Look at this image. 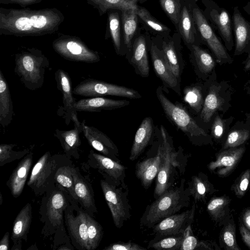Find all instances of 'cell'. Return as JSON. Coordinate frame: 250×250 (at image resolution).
<instances>
[{
	"label": "cell",
	"instance_id": "18",
	"mask_svg": "<svg viewBox=\"0 0 250 250\" xmlns=\"http://www.w3.org/2000/svg\"><path fill=\"white\" fill-rule=\"evenodd\" d=\"M72 121L74 125L73 129L68 130L56 129L54 135L59 140L65 155L68 158L79 159L80 156L79 148L81 145L80 136L83 132V126L77 115L72 117Z\"/></svg>",
	"mask_w": 250,
	"mask_h": 250
},
{
	"label": "cell",
	"instance_id": "51",
	"mask_svg": "<svg viewBox=\"0 0 250 250\" xmlns=\"http://www.w3.org/2000/svg\"><path fill=\"white\" fill-rule=\"evenodd\" d=\"M239 232L242 240L250 249V231L244 225L239 219Z\"/></svg>",
	"mask_w": 250,
	"mask_h": 250
},
{
	"label": "cell",
	"instance_id": "5",
	"mask_svg": "<svg viewBox=\"0 0 250 250\" xmlns=\"http://www.w3.org/2000/svg\"><path fill=\"white\" fill-rule=\"evenodd\" d=\"M62 157L47 151L32 167L27 185L36 196L43 195L55 185V176Z\"/></svg>",
	"mask_w": 250,
	"mask_h": 250
},
{
	"label": "cell",
	"instance_id": "43",
	"mask_svg": "<svg viewBox=\"0 0 250 250\" xmlns=\"http://www.w3.org/2000/svg\"><path fill=\"white\" fill-rule=\"evenodd\" d=\"M159 1L162 9L178 30L182 2L180 0H159Z\"/></svg>",
	"mask_w": 250,
	"mask_h": 250
},
{
	"label": "cell",
	"instance_id": "3",
	"mask_svg": "<svg viewBox=\"0 0 250 250\" xmlns=\"http://www.w3.org/2000/svg\"><path fill=\"white\" fill-rule=\"evenodd\" d=\"M156 94L167 116L188 136L193 144L198 146L213 144L211 136L197 124L184 108L168 100L161 87L157 89Z\"/></svg>",
	"mask_w": 250,
	"mask_h": 250
},
{
	"label": "cell",
	"instance_id": "58",
	"mask_svg": "<svg viewBox=\"0 0 250 250\" xmlns=\"http://www.w3.org/2000/svg\"><path fill=\"white\" fill-rule=\"evenodd\" d=\"M247 121L250 123V112L246 114Z\"/></svg>",
	"mask_w": 250,
	"mask_h": 250
},
{
	"label": "cell",
	"instance_id": "29",
	"mask_svg": "<svg viewBox=\"0 0 250 250\" xmlns=\"http://www.w3.org/2000/svg\"><path fill=\"white\" fill-rule=\"evenodd\" d=\"M152 132V119L150 117H146L142 122L135 135L129 155L130 160H136L142 153L150 141Z\"/></svg>",
	"mask_w": 250,
	"mask_h": 250
},
{
	"label": "cell",
	"instance_id": "25",
	"mask_svg": "<svg viewBox=\"0 0 250 250\" xmlns=\"http://www.w3.org/2000/svg\"><path fill=\"white\" fill-rule=\"evenodd\" d=\"M129 103L126 100L95 97L82 99L76 101L74 107L77 111L94 112L121 108L129 104Z\"/></svg>",
	"mask_w": 250,
	"mask_h": 250
},
{
	"label": "cell",
	"instance_id": "1",
	"mask_svg": "<svg viewBox=\"0 0 250 250\" xmlns=\"http://www.w3.org/2000/svg\"><path fill=\"white\" fill-rule=\"evenodd\" d=\"M71 197L63 189L55 185L42 198L39 208L40 221L43 224L41 234L53 236V250L63 244H71L64 221V211Z\"/></svg>",
	"mask_w": 250,
	"mask_h": 250
},
{
	"label": "cell",
	"instance_id": "34",
	"mask_svg": "<svg viewBox=\"0 0 250 250\" xmlns=\"http://www.w3.org/2000/svg\"><path fill=\"white\" fill-rule=\"evenodd\" d=\"M137 8H130L121 11L124 41L128 49L130 48L132 40L138 28V16Z\"/></svg>",
	"mask_w": 250,
	"mask_h": 250
},
{
	"label": "cell",
	"instance_id": "35",
	"mask_svg": "<svg viewBox=\"0 0 250 250\" xmlns=\"http://www.w3.org/2000/svg\"><path fill=\"white\" fill-rule=\"evenodd\" d=\"M219 235L220 246L226 250H241L236 239V225L232 215L222 226Z\"/></svg>",
	"mask_w": 250,
	"mask_h": 250
},
{
	"label": "cell",
	"instance_id": "32",
	"mask_svg": "<svg viewBox=\"0 0 250 250\" xmlns=\"http://www.w3.org/2000/svg\"><path fill=\"white\" fill-rule=\"evenodd\" d=\"M151 55L154 70L158 77L168 86L175 88L178 84V79L169 69L163 54L162 50L156 45L152 44Z\"/></svg>",
	"mask_w": 250,
	"mask_h": 250
},
{
	"label": "cell",
	"instance_id": "44",
	"mask_svg": "<svg viewBox=\"0 0 250 250\" xmlns=\"http://www.w3.org/2000/svg\"><path fill=\"white\" fill-rule=\"evenodd\" d=\"M184 100L195 111H200L204 102L201 88L197 86L186 88L184 90Z\"/></svg>",
	"mask_w": 250,
	"mask_h": 250
},
{
	"label": "cell",
	"instance_id": "49",
	"mask_svg": "<svg viewBox=\"0 0 250 250\" xmlns=\"http://www.w3.org/2000/svg\"><path fill=\"white\" fill-rule=\"evenodd\" d=\"M183 240L180 250H198L199 241L194 236L191 226L188 227L183 233Z\"/></svg>",
	"mask_w": 250,
	"mask_h": 250
},
{
	"label": "cell",
	"instance_id": "12",
	"mask_svg": "<svg viewBox=\"0 0 250 250\" xmlns=\"http://www.w3.org/2000/svg\"><path fill=\"white\" fill-rule=\"evenodd\" d=\"M230 91L226 83H213L204 100L200 114L202 120L208 123L217 112H226L230 107Z\"/></svg>",
	"mask_w": 250,
	"mask_h": 250
},
{
	"label": "cell",
	"instance_id": "56",
	"mask_svg": "<svg viewBox=\"0 0 250 250\" xmlns=\"http://www.w3.org/2000/svg\"><path fill=\"white\" fill-rule=\"evenodd\" d=\"M243 9L250 15V1L248 2L247 4L243 7Z\"/></svg>",
	"mask_w": 250,
	"mask_h": 250
},
{
	"label": "cell",
	"instance_id": "60",
	"mask_svg": "<svg viewBox=\"0 0 250 250\" xmlns=\"http://www.w3.org/2000/svg\"></svg>",
	"mask_w": 250,
	"mask_h": 250
},
{
	"label": "cell",
	"instance_id": "30",
	"mask_svg": "<svg viewBox=\"0 0 250 250\" xmlns=\"http://www.w3.org/2000/svg\"><path fill=\"white\" fill-rule=\"evenodd\" d=\"M196 26L190 4L182 3L178 30L184 42L188 44H194L197 35Z\"/></svg>",
	"mask_w": 250,
	"mask_h": 250
},
{
	"label": "cell",
	"instance_id": "26",
	"mask_svg": "<svg viewBox=\"0 0 250 250\" xmlns=\"http://www.w3.org/2000/svg\"><path fill=\"white\" fill-rule=\"evenodd\" d=\"M162 161V147L160 146L157 154L152 157L138 162L136 166L135 174L146 189L151 185L157 177Z\"/></svg>",
	"mask_w": 250,
	"mask_h": 250
},
{
	"label": "cell",
	"instance_id": "20",
	"mask_svg": "<svg viewBox=\"0 0 250 250\" xmlns=\"http://www.w3.org/2000/svg\"><path fill=\"white\" fill-rule=\"evenodd\" d=\"M32 220V207L28 203L20 211L14 221L11 236L13 243L11 250H21L22 241H27Z\"/></svg>",
	"mask_w": 250,
	"mask_h": 250
},
{
	"label": "cell",
	"instance_id": "4",
	"mask_svg": "<svg viewBox=\"0 0 250 250\" xmlns=\"http://www.w3.org/2000/svg\"><path fill=\"white\" fill-rule=\"evenodd\" d=\"M15 62V73L25 87L35 91L43 86L49 62L41 52L28 50L17 55Z\"/></svg>",
	"mask_w": 250,
	"mask_h": 250
},
{
	"label": "cell",
	"instance_id": "21",
	"mask_svg": "<svg viewBox=\"0 0 250 250\" xmlns=\"http://www.w3.org/2000/svg\"><path fill=\"white\" fill-rule=\"evenodd\" d=\"M74 190L77 202L91 216L98 212L94 190L90 183L76 167L74 176Z\"/></svg>",
	"mask_w": 250,
	"mask_h": 250
},
{
	"label": "cell",
	"instance_id": "13",
	"mask_svg": "<svg viewBox=\"0 0 250 250\" xmlns=\"http://www.w3.org/2000/svg\"><path fill=\"white\" fill-rule=\"evenodd\" d=\"M206 9L203 12L217 30L226 48L231 51L234 46L232 22L228 12L212 0H202Z\"/></svg>",
	"mask_w": 250,
	"mask_h": 250
},
{
	"label": "cell",
	"instance_id": "28",
	"mask_svg": "<svg viewBox=\"0 0 250 250\" xmlns=\"http://www.w3.org/2000/svg\"><path fill=\"white\" fill-rule=\"evenodd\" d=\"M231 199L227 195L212 197L208 202L207 211L211 219L219 226H222L230 214Z\"/></svg>",
	"mask_w": 250,
	"mask_h": 250
},
{
	"label": "cell",
	"instance_id": "39",
	"mask_svg": "<svg viewBox=\"0 0 250 250\" xmlns=\"http://www.w3.org/2000/svg\"><path fill=\"white\" fill-rule=\"evenodd\" d=\"M87 223V236L89 250L96 249L103 236V229L100 224L94 217L91 216L86 212Z\"/></svg>",
	"mask_w": 250,
	"mask_h": 250
},
{
	"label": "cell",
	"instance_id": "54",
	"mask_svg": "<svg viewBox=\"0 0 250 250\" xmlns=\"http://www.w3.org/2000/svg\"><path fill=\"white\" fill-rule=\"evenodd\" d=\"M10 234L7 231L0 241V250H8L9 249Z\"/></svg>",
	"mask_w": 250,
	"mask_h": 250
},
{
	"label": "cell",
	"instance_id": "45",
	"mask_svg": "<svg viewBox=\"0 0 250 250\" xmlns=\"http://www.w3.org/2000/svg\"><path fill=\"white\" fill-rule=\"evenodd\" d=\"M47 18L42 15H34L29 18L21 17L15 22L16 27L21 31H28L32 27L41 28L47 23Z\"/></svg>",
	"mask_w": 250,
	"mask_h": 250
},
{
	"label": "cell",
	"instance_id": "47",
	"mask_svg": "<svg viewBox=\"0 0 250 250\" xmlns=\"http://www.w3.org/2000/svg\"><path fill=\"white\" fill-rule=\"evenodd\" d=\"M250 187V168L243 171L236 179L231 186L230 189L236 197L243 198Z\"/></svg>",
	"mask_w": 250,
	"mask_h": 250
},
{
	"label": "cell",
	"instance_id": "7",
	"mask_svg": "<svg viewBox=\"0 0 250 250\" xmlns=\"http://www.w3.org/2000/svg\"><path fill=\"white\" fill-rule=\"evenodd\" d=\"M66 229L75 249L89 250L86 211L73 199L64 211Z\"/></svg>",
	"mask_w": 250,
	"mask_h": 250
},
{
	"label": "cell",
	"instance_id": "38",
	"mask_svg": "<svg viewBox=\"0 0 250 250\" xmlns=\"http://www.w3.org/2000/svg\"><path fill=\"white\" fill-rule=\"evenodd\" d=\"M191 47L200 71L205 74L212 72L216 65L212 56L197 45L193 44Z\"/></svg>",
	"mask_w": 250,
	"mask_h": 250
},
{
	"label": "cell",
	"instance_id": "23",
	"mask_svg": "<svg viewBox=\"0 0 250 250\" xmlns=\"http://www.w3.org/2000/svg\"><path fill=\"white\" fill-rule=\"evenodd\" d=\"M33 161V152L30 151L18 163L6 182V185L14 198L23 191Z\"/></svg>",
	"mask_w": 250,
	"mask_h": 250
},
{
	"label": "cell",
	"instance_id": "31",
	"mask_svg": "<svg viewBox=\"0 0 250 250\" xmlns=\"http://www.w3.org/2000/svg\"><path fill=\"white\" fill-rule=\"evenodd\" d=\"M14 115L8 84L0 70V124L3 128L11 123Z\"/></svg>",
	"mask_w": 250,
	"mask_h": 250
},
{
	"label": "cell",
	"instance_id": "57",
	"mask_svg": "<svg viewBox=\"0 0 250 250\" xmlns=\"http://www.w3.org/2000/svg\"><path fill=\"white\" fill-rule=\"evenodd\" d=\"M27 250H38V249L37 248V246H36V244H33L32 246H31L30 247H29L27 249Z\"/></svg>",
	"mask_w": 250,
	"mask_h": 250
},
{
	"label": "cell",
	"instance_id": "48",
	"mask_svg": "<svg viewBox=\"0 0 250 250\" xmlns=\"http://www.w3.org/2000/svg\"><path fill=\"white\" fill-rule=\"evenodd\" d=\"M109 27L112 40L117 52L121 48L120 22L117 13H112L109 18Z\"/></svg>",
	"mask_w": 250,
	"mask_h": 250
},
{
	"label": "cell",
	"instance_id": "42",
	"mask_svg": "<svg viewBox=\"0 0 250 250\" xmlns=\"http://www.w3.org/2000/svg\"><path fill=\"white\" fill-rule=\"evenodd\" d=\"M162 52L164 58L172 73L178 79L180 76V67L177 56L172 41L164 42Z\"/></svg>",
	"mask_w": 250,
	"mask_h": 250
},
{
	"label": "cell",
	"instance_id": "17",
	"mask_svg": "<svg viewBox=\"0 0 250 250\" xmlns=\"http://www.w3.org/2000/svg\"><path fill=\"white\" fill-rule=\"evenodd\" d=\"M54 48L62 58L70 61L92 63L100 61L97 52L74 41L57 43Z\"/></svg>",
	"mask_w": 250,
	"mask_h": 250
},
{
	"label": "cell",
	"instance_id": "19",
	"mask_svg": "<svg viewBox=\"0 0 250 250\" xmlns=\"http://www.w3.org/2000/svg\"><path fill=\"white\" fill-rule=\"evenodd\" d=\"M55 79L57 88L62 94L64 118L66 125H68L72 118L77 115L74 107L76 101L73 96L71 78L64 70L58 69L55 73Z\"/></svg>",
	"mask_w": 250,
	"mask_h": 250
},
{
	"label": "cell",
	"instance_id": "16",
	"mask_svg": "<svg viewBox=\"0 0 250 250\" xmlns=\"http://www.w3.org/2000/svg\"><path fill=\"white\" fill-rule=\"evenodd\" d=\"M83 133L89 145L100 153L120 162L119 150L116 145L104 133L96 127L82 122Z\"/></svg>",
	"mask_w": 250,
	"mask_h": 250
},
{
	"label": "cell",
	"instance_id": "37",
	"mask_svg": "<svg viewBox=\"0 0 250 250\" xmlns=\"http://www.w3.org/2000/svg\"><path fill=\"white\" fill-rule=\"evenodd\" d=\"M137 13L140 19L151 31L165 36L170 33V29L154 18L146 8L138 6Z\"/></svg>",
	"mask_w": 250,
	"mask_h": 250
},
{
	"label": "cell",
	"instance_id": "24",
	"mask_svg": "<svg viewBox=\"0 0 250 250\" xmlns=\"http://www.w3.org/2000/svg\"><path fill=\"white\" fill-rule=\"evenodd\" d=\"M76 167L65 155L62 159L57 169L55 185L64 190L77 203L74 190V176Z\"/></svg>",
	"mask_w": 250,
	"mask_h": 250
},
{
	"label": "cell",
	"instance_id": "8",
	"mask_svg": "<svg viewBox=\"0 0 250 250\" xmlns=\"http://www.w3.org/2000/svg\"><path fill=\"white\" fill-rule=\"evenodd\" d=\"M161 133L163 140L161 145L162 161L154 190L153 195L155 199L173 187L174 169L179 166L176 159L177 153L174 151L170 146L167 132L162 125L161 126Z\"/></svg>",
	"mask_w": 250,
	"mask_h": 250
},
{
	"label": "cell",
	"instance_id": "59",
	"mask_svg": "<svg viewBox=\"0 0 250 250\" xmlns=\"http://www.w3.org/2000/svg\"><path fill=\"white\" fill-rule=\"evenodd\" d=\"M2 202H3L2 196L1 193L0 192V205H1Z\"/></svg>",
	"mask_w": 250,
	"mask_h": 250
},
{
	"label": "cell",
	"instance_id": "22",
	"mask_svg": "<svg viewBox=\"0 0 250 250\" xmlns=\"http://www.w3.org/2000/svg\"><path fill=\"white\" fill-rule=\"evenodd\" d=\"M232 27L235 36V56L250 52V22L242 15L238 7L233 8Z\"/></svg>",
	"mask_w": 250,
	"mask_h": 250
},
{
	"label": "cell",
	"instance_id": "2",
	"mask_svg": "<svg viewBox=\"0 0 250 250\" xmlns=\"http://www.w3.org/2000/svg\"><path fill=\"white\" fill-rule=\"evenodd\" d=\"M185 182L182 179L179 186L170 188L148 205L140 219V226L152 228L165 218L188 207L190 195L188 188H185Z\"/></svg>",
	"mask_w": 250,
	"mask_h": 250
},
{
	"label": "cell",
	"instance_id": "27",
	"mask_svg": "<svg viewBox=\"0 0 250 250\" xmlns=\"http://www.w3.org/2000/svg\"><path fill=\"white\" fill-rule=\"evenodd\" d=\"M188 188L195 204L197 202L206 203L208 196L218 191L210 182L208 175L202 172L191 177Z\"/></svg>",
	"mask_w": 250,
	"mask_h": 250
},
{
	"label": "cell",
	"instance_id": "55",
	"mask_svg": "<svg viewBox=\"0 0 250 250\" xmlns=\"http://www.w3.org/2000/svg\"><path fill=\"white\" fill-rule=\"evenodd\" d=\"M244 69L245 71L250 70V52L248 54V57L244 62Z\"/></svg>",
	"mask_w": 250,
	"mask_h": 250
},
{
	"label": "cell",
	"instance_id": "41",
	"mask_svg": "<svg viewBox=\"0 0 250 250\" xmlns=\"http://www.w3.org/2000/svg\"><path fill=\"white\" fill-rule=\"evenodd\" d=\"M183 234L179 235L163 237L150 241L147 249L157 250H180L183 240Z\"/></svg>",
	"mask_w": 250,
	"mask_h": 250
},
{
	"label": "cell",
	"instance_id": "15",
	"mask_svg": "<svg viewBox=\"0 0 250 250\" xmlns=\"http://www.w3.org/2000/svg\"><path fill=\"white\" fill-rule=\"evenodd\" d=\"M246 150L244 145L221 150L216 153L215 160L208 164V168L219 177H227L236 169Z\"/></svg>",
	"mask_w": 250,
	"mask_h": 250
},
{
	"label": "cell",
	"instance_id": "53",
	"mask_svg": "<svg viewBox=\"0 0 250 250\" xmlns=\"http://www.w3.org/2000/svg\"><path fill=\"white\" fill-rule=\"evenodd\" d=\"M198 249L220 250V248L215 242L202 241H199Z\"/></svg>",
	"mask_w": 250,
	"mask_h": 250
},
{
	"label": "cell",
	"instance_id": "40",
	"mask_svg": "<svg viewBox=\"0 0 250 250\" xmlns=\"http://www.w3.org/2000/svg\"><path fill=\"white\" fill-rule=\"evenodd\" d=\"M16 144H1L0 145V166L2 167L15 160L23 158L31 150L29 148L15 151L13 148Z\"/></svg>",
	"mask_w": 250,
	"mask_h": 250
},
{
	"label": "cell",
	"instance_id": "11",
	"mask_svg": "<svg viewBox=\"0 0 250 250\" xmlns=\"http://www.w3.org/2000/svg\"><path fill=\"white\" fill-rule=\"evenodd\" d=\"M90 167L96 169L108 183L119 186L125 183L126 167L119 162L90 150L87 156Z\"/></svg>",
	"mask_w": 250,
	"mask_h": 250
},
{
	"label": "cell",
	"instance_id": "36",
	"mask_svg": "<svg viewBox=\"0 0 250 250\" xmlns=\"http://www.w3.org/2000/svg\"><path fill=\"white\" fill-rule=\"evenodd\" d=\"M247 122L246 126L233 127L228 132L221 150L240 146L250 138V123Z\"/></svg>",
	"mask_w": 250,
	"mask_h": 250
},
{
	"label": "cell",
	"instance_id": "52",
	"mask_svg": "<svg viewBox=\"0 0 250 250\" xmlns=\"http://www.w3.org/2000/svg\"><path fill=\"white\" fill-rule=\"evenodd\" d=\"M240 220L250 231V207L246 208L243 210Z\"/></svg>",
	"mask_w": 250,
	"mask_h": 250
},
{
	"label": "cell",
	"instance_id": "33",
	"mask_svg": "<svg viewBox=\"0 0 250 250\" xmlns=\"http://www.w3.org/2000/svg\"><path fill=\"white\" fill-rule=\"evenodd\" d=\"M131 62L142 76H148L149 67L146 39L143 36L137 37L133 43Z\"/></svg>",
	"mask_w": 250,
	"mask_h": 250
},
{
	"label": "cell",
	"instance_id": "9",
	"mask_svg": "<svg viewBox=\"0 0 250 250\" xmlns=\"http://www.w3.org/2000/svg\"><path fill=\"white\" fill-rule=\"evenodd\" d=\"M73 93L75 95L86 97L108 95L131 99L141 97L138 91L132 88L91 78L81 81L74 88Z\"/></svg>",
	"mask_w": 250,
	"mask_h": 250
},
{
	"label": "cell",
	"instance_id": "50",
	"mask_svg": "<svg viewBox=\"0 0 250 250\" xmlns=\"http://www.w3.org/2000/svg\"><path fill=\"white\" fill-rule=\"evenodd\" d=\"M104 250H146V249L132 242H117L105 247Z\"/></svg>",
	"mask_w": 250,
	"mask_h": 250
},
{
	"label": "cell",
	"instance_id": "46",
	"mask_svg": "<svg viewBox=\"0 0 250 250\" xmlns=\"http://www.w3.org/2000/svg\"><path fill=\"white\" fill-rule=\"evenodd\" d=\"M232 117L223 119L218 114L215 116L211 128V136L214 140L219 141L222 140L229 128L232 122Z\"/></svg>",
	"mask_w": 250,
	"mask_h": 250
},
{
	"label": "cell",
	"instance_id": "10",
	"mask_svg": "<svg viewBox=\"0 0 250 250\" xmlns=\"http://www.w3.org/2000/svg\"><path fill=\"white\" fill-rule=\"evenodd\" d=\"M190 5L196 28L200 36L214 55L217 62L220 64L231 63L232 62V58L215 34L203 12L200 9L195 2Z\"/></svg>",
	"mask_w": 250,
	"mask_h": 250
},
{
	"label": "cell",
	"instance_id": "14",
	"mask_svg": "<svg viewBox=\"0 0 250 250\" xmlns=\"http://www.w3.org/2000/svg\"><path fill=\"white\" fill-rule=\"evenodd\" d=\"M195 204L194 203L190 208L166 217L155 225L152 228L156 236L153 240L183 234L193 221L196 209Z\"/></svg>",
	"mask_w": 250,
	"mask_h": 250
},
{
	"label": "cell",
	"instance_id": "6",
	"mask_svg": "<svg viewBox=\"0 0 250 250\" xmlns=\"http://www.w3.org/2000/svg\"><path fill=\"white\" fill-rule=\"evenodd\" d=\"M100 185L113 223L116 228L120 229L131 216L127 186L125 183L113 186L104 179L101 180Z\"/></svg>",
	"mask_w": 250,
	"mask_h": 250
}]
</instances>
